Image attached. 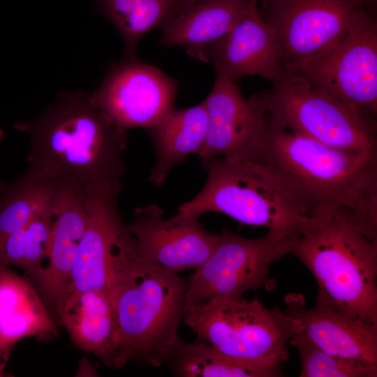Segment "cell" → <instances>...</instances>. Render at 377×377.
Returning <instances> with one entry per match:
<instances>
[{
    "mask_svg": "<svg viewBox=\"0 0 377 377\" xmlns=\"http://www.w3.org/2000/svg\"><path fill=\"white\" fill-rule=\"evenodd\" d=\"M255 158L302 217L341 213L377 241V151L333 148L267 119Z\"/></svg>",
    "mask_w": 377,
    "mask_h": 377,
    "instance_id": "cell-1",
    "label": "cell"
},
{
    "mask_svg": "<svg viewBox=\"0 0 377 377\" xmlns=\"http://www.w3.org/2000/svg\"><path fill=\"white\" fill-rule=\"evenodd\" d=\"M14 128L29 136V167L52 179L119 182L126 172V131L101 110L91 92L63 91L42 114Z\"/></svg>",
    "mask_w": 377,
    "mask_h": 377,
    "instance_id": "cell-2",
    "label": "cell"
},
{
    "mask_svg": "<svg viewBox=\"0 0 377 377\" xmlns=\"http://www.w3.org/2000/svg\"><path fill=\"white\" fill-rule=\"evenodd\" d=\"M186 279L140 259L135 248L121 252L110 289L124 359L159 367L179 339Z\"/></svg>",
    "mask_w": 377,
    "mask_h": 377,
    "instance_id": "cell-3",
    "label": "cell"
},
{
    "mask_svg": "<svg viewBox=\"0 0 377 377\" xmlns=\"http://www.w3.org/2000/svg\"><path fill=\"white\" fill-rule=\"evenodd\" d=\"M310 271L318 294L343 314L377 326V241L348 216L304 218L290 253Z\"/></svg>",
    "mask_w": 377,
    "mask_h": 377,
    "instance_id": "cell-4",
    "label": "cell"
},
{
    "mask_svg": "<svg viewBox=\"0 0 377 377\" xmlns=\"http://www.w3.org/2000/svg\"><path fill=\"white\" fill-rule=\"evenodd\" d=\"M201 162L207 171L205 186L177 212L196 219L207 212L221 213L242 224L284 235L297 234L304 218L259 160L212 157Z\"/></svg>",
    "mask_w": 377,
    "mask_h": 377,
    "instance_id": "cell-5",
    "label": "cell"
},
{
    "mask_svg": "<svg viewBox=\"0 0 377 377\" xmlns=\"http://www.w3.org/2000/svg\"><path fill=\"white\" fill-rule=\"evenodd\" d=\"M272 82V89L258 93L269 123L333 148L377 151L376 121L296 72L281 71Z\"/></svg>",
    "mask_w": 377,
    "mask_h": 377,
    "instance_id": "cell-6",
    "label": "cell"
},
{
    "mask_svg": "<svg viewBox=\"0 0 377 377\" xmlns=\"http://www.w3.org/2000/svg\"><path fill=\"white\" fill-rule=\"evenodd\" d=\"M182 320L196 339L243 360L286 361L287 344L300 331L297 319L256 297L210 300L184 308Z\"/></svg>",
    "mask_w": 377,
    "mask_h": 377,
    "instance_id": "cell-7",
    "label": "cell"
},
{
    "mask_svg": "<svg viewBox=\"0 0 377 377\" xmlns=\"http://www.w3.org/2000/svg\"><path fill=\"white\" fill-rule=\"evenodd\" d=\"M294 236L268 230L248 239L223 228L207 260L186 279L184 308L213 299L239 298L276 286L269 266L290 253Z\"/></svg>",
    "mask_w": 377,
    "mask_h": 377,
    "instance_id": "cell-8",
    "label": "cell"
},
{
    "mask_svg": "<svg viewBox=\"0 0 377 377\" xmlns=\"http://www.w3.org/2000/svg\"><path fill=\"white\" fill-rule=\"evenodd\" d=\"M294 72L376 121V11L367 13L332 45Z\"/></svg>",
    "mask_w": 377,
    "mask_h": 377,
    "instance_id": "cell-9",
    "label": "cell"
},
{
    "mask_svg": "<svg viewBox=\"0 0 377 377\" xmlns=\"http://www.w3.org/2000/svg\"><path fill=\"white\" fill-rule=\"evenodd\" d=\"M278 43L280 71H295L319 55L367 13L352 0H258Z\"/></svg>",
    "mask_w": 377,
    "mask_h": 377,
    "instance_id": "cell-10",
    "label": "cell"
},
{
    "mask_svg": "<svg viewBox=\"0 0 377 377\" xmlns=\"http://www.w3.org/2000/svg\"><path fill=\"white\" fill-rule=\"evenodd\" d=\"M84 189L87 225L64 302L73 293L109 292L114 261L130 237L118 206L121 182L91 183Z\"/></svg>",
    "mask_w": 377,
    "mask_h": 377,
    "instance_id": "cell-11",
    "label": "cell"
},
{
    "mask_svg": "<svg viewBox=\"0 0 377 377\" xmlns=\"http://www.w3.org/2000/svg\"><path fill=\"white\" fill-rule=\"evenodd\" d=\"M176 91V82L161 71L127 58L110 68L91 96L121 128L149 129L174 110Z\"/></svg>",
    "mask_w": 377,
    "mask_h": 377,
    "instance_id": "cell-12",
    "label": "cell"
},
{
    "mask_svg": "<svg viewBox=\"0 0 377 377\" xmlns=\"http://www.w3.org/2000/svg\"><path fill=\"white\" fill-rule=\"evenodd\" d=\"M207 113L205 142L200 161L219 157L228 161L255 158L267 129V118L258 93L246 99L237 82L216 74L203 101Z\"/></svg>",
    "mask_w": 377,
    "mask_h": 377,
    "instance_id": "cell-13",
    "label": "cell"
},
{
    "mask_svg": "<svg viewBox=\"0 0 377 377\" xmlns=\"http://www.w3.org/2000/svg\"><path fill=\"white\" fill-rule=\"evenodd\" d=\"M126 226L140 259L175 272L199 267L219 237V234L208 232L198 219L179 212L164 219L163 210L156 204L136 208L133 219Z\"/></svg>",
    "mask_w": 377,
    "mask_h": 377,
    "instance_id": "cell-14",
    "label": "cell"
},
{
    "mask_svg": "<svg viewBox=\"0 0 377 377\" xmlns=\"http://www.w3.org/2000/svg\"><path fill=\"white\" fill-rule=\"evenodd\" d=\"M84 185L59 179L51 205L47 261L38 286L45 304L57 316L63 304L87 225Z\"/></svg>",
    "mask_w": 377,
    "mask_h": 377,
    "instance_id": "cell-15",
    "label": "cell"
},
{
    "mask_svg": "<svg viewBox=\"0 0 377 377\" xmlns=\"http://www.w3.org/2000/svg\"><path fill=\"white\" fill-rule=\"evenodd\" d=\"M203 61L216 74L237 82L244 75L274 80L279 74V53L275 34L262 16L258 0H249L230 31L209 47Z\"/></svg>",
    "mask_w": 377,
    "mask_h": 377,
    "instance_id": "cell-16",
    "label": "cell"
},
{
    "mask_svg": "<svg viewBox=\"0 0 377 377\" xmlns=\"http://www.w3.org/2000/svg\"><path fill=\"white\" fill-rule=\"evenodd\" d=\"M283 312L297 319L300 331L322 350L334 355L377 364V326L352 318L318 294L315 305L306 308L302 294L284 297Z\"/></svg>",
    "mask_w": 377,
    "mask_h": 377,
    "instance_id": "cell-17",
    "label": "cell"
},
{
    "mask_svg": "<svg viewBox=\"0 0 377 377\" xmlns=\"http://www.w3.org/2000/svg\"><path fill=\"white\" fill-rule=\"evenodd\" d=\"M57 316L78 348L114 369L127 364L109 292L87 290L69 295Z\"/></svg>",
    "mask_w": 377,
    "mask_h": 377,
    "instance_id": "cell-18",
    "label": "cell"
},
{
    "mask_svg": "<svg viewBox=\"0 0 377 377\" xmlns=\"http://www.w3.org/2000/svg\"><path fill=\"white\" fill-rule=\"evenodd\" d=\"M249 0L206 1L184 5L163 25L161 44L181 46L203 60L207 49L226 36Z\"/></svg>",
    "mask_w": 377,
    "mask_h": 377,
    "instance_id": "cell-19",
    "label": "cell"
},
{
    "mask_svg": "<svg viewBox=\"0 0 377 377\" xmlns=\"http://www.w3.org/2000/svg\"><path fill=\"white\" fill-rule=\"evenodd\" d=\"M57 333L47 305L31 281L0 267V343L14 347L20 340Z\"/></svg>",
    "mask_w": 377,
    "mask_h": 377,
    "instance_id": "cell-20",
    "label": "cell"
},
{
    "mask_svg": "<svg viewBox=\"0 0 377 377\" xmlns=\"http://www.w3.org/2000/svg\"><path fill=\"white\" fill-rule=\"evenodd\" d=\"M149 130L156 154L149 180L161 186L176 165L202 149L207 131L205 105L202 101L189 108L174 109Z\"/></svg>",
    "mask_w": 377,
    "mask_h": 377,
    "instance_id": "cell-21",
    "label": "cell"
},
{
    "mask_svg": "<svg viewBox=\"0 0 377 377\" xmlns=\"http://www.w3.org/2000/svg\"><path fill=\"white\" fill-rule=\"evenodd\" d=\"M282 362L243 360L228 356L207 343L181 338L164 364L177 377H276L282 376Z\"/></svg>",
    "mask_w": 377,
    "mask_h": 377,
    "instance_id": "cell-22",
    "label": "cell"
},
{
    "mask_svg": "<svg viewBox=\"0 0 377 377\" xmlns=\"http://www.w3.org/2000/svg\"><path fill=\"white\" fill-rule=\"evenodd\" d=\"M59 180L29 167L17 179H0V242L48 209Z\"/></svg>",
    "mask_w": 377,
    "mask_h": 377,
    "instance_id": "cell-23",
    "label": "cell"
},
{
    "mask_svg": "<svg viewBox=\"0 0 377 377\" xmlns=\"http://www.w3.org/2000/svg\"><path fill=\"white\" fill-rule=\"evenodd\" d=\"M103 13L121 35L127 58H135L142 37L163 25L177 10L179 0H99Z\"/></svg>",
    "mask_w": 377,
    "mask_h": 377,
    "instance_id": "cell-24",
    "label": "cell"
},
{
    "mask_svg": "<svg viewBox=\"0 0 377 377\" xmlns=\"http://www.w3.org/2000/svg\"><path fill=\"white\" fill-rule=\"evenodd\" d=\"M51 223L50 206L3 239L0 242V267H18L38 283L47 260Z\"/></svg>",
    "mask_w": 377,
    "mask_h": 377,
    "instance_id": "cell-25",
    "label": "cell"
},
{
    "mask_svg": "<svg viewBox=\"0 0 377 377\" xmlns=\"http://www.w3.org/2000/svg\"><path fill=\"white\" fill-rule=\"evenodd\" d=\"M288 343L299 352L300 377L377 376V364H364L325 352L302 332L295 334Z\"/></svg>",
    "mask_w": 377,
    "mask_h": 377,
    "instance_id": "cell-26",
    "label": "cell"
},
{
    "mask_svg": "<svg viewBox=\"0 0 377 377\" xmlns=\"http://www.w3.org/2000/svg\"><path fill=\"white\" fill-rule=\"evenodd\" d=\"M13 348L0 343V376L4 374L3 371Z\"/></svg>",
    "mask_w": 377,
    "mask_h": 377,
    "instance_id": "cell-27",
    "label": "cell"
},
{
    "mask_svg": "<svg viewBox=\"0 0 377 377\" xmlns=\"http://www.w3.org/2000/svg\"><path fill=\"white\" fill-rule=\"evenodd\" d=\"M355 3L365 8L376 9L377 0H352Z\"/></svg>",
    "mask_w": 377,
    "mask_h": 377,
    "instance_id": "cell-28",
    "label": "cell"
},
{
    "mask_svg": "<svg viewBox=\"0 0 377 377\" xmlns=\"http://www.w3.org/2000/svg\"><path fill=\"white\" fill-rule=\"evenodd\" d=\"M206 1H221V0H179L181 6L191 4L195 2Z\"/></svg>",
    "mask_w": 377,
    "mask_h": 377,
    "instance_id": "cell-29",
    "label": "cell"
},
{
    "mask_svg": "<svg viewBox=\"0 0 377 377\" xmlns=\"http://www.w3.org/2000/svg\"><path fill=\"white\" fill-rule=\"evenodd\" d=\"M4 134L2 130L0 129V142L3 140Z\"/></svg>",
    "mask_w": 377,
    "mask_h": 377,
    "instance_id": "cell-30",
    "label": "cell"
}]
</instances>
